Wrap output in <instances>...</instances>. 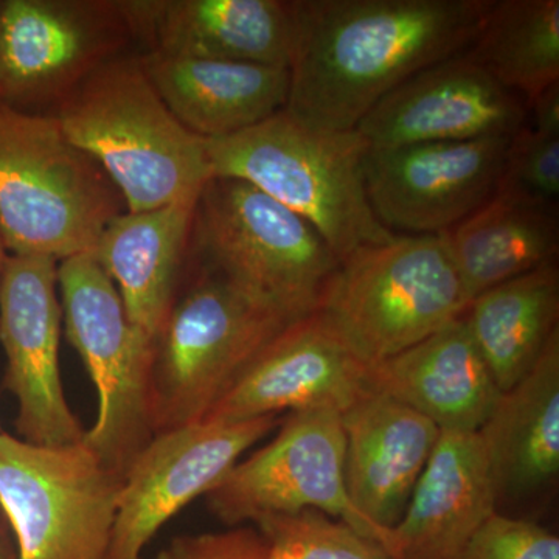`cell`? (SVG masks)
Returning a JSON list of instances; mask_svg holds the SVG:
<instances>
[{
  "label": "cell",
  "mask_w": 559,
  "mask_h": 559,
  "mask_svg": "<svg viewBox=\"0 0 559 559\" xmlns=\"http://www.w3.org/2000/svg\"><path fill=\"white\" fill-rule=\"evenodd\" d=\"M495 0H293L286 112L349 131L389 92L469 49Z\"/></svg>",
  "instance_id": "cell-1"
},
{
  "label": "cell",
  "mask_w": 559,
  "mask_h": 559,
  "mask_svg": "<svg viewBox=\"0 0 559 559\" xmlns=\"http://www.w3.org/2000/svg\"><path fill=\"white\" fill-rule=\"evenodd\" d=\"M55 117L112 180L128 212L198 201L213 178L204 139L173 116L140 60L106 61L58 103Z\"/></svg>",
  "instance_id": "cell-2"
},
{
  "label": "cell",
  "mask_w": 559,
  "mask_h": 559,
  "mask_svg": "<svg viewBox=\"0 0 559 559\" xmlns=\"http://www.w3.org/2000/svg\"><path fill=\"white\" fill-rule=\"evenodd\" d=\"M213 178L241 179L297 213L340 261L395 238L370 207L369 143L356 130L307 127L285 109L231 138L204 140Z\"/></svg>",
  "instance_id": "cell-3"
},
{
  "label": "cell",
  "mask_w": 559,
  "mask_h": 559,
  "mask_svg": "<svg viewBox=\"0 0 559 559\" xmlns=\"http://www.w3.org/2000/svg\"><path fill=\"white\" fill-rule=\"evenodd\" d=\"M119 190L57 117L0 102V235L10 255L94 252L121 213Z\"/></svg>",
  "instance_id": "cell-4"
},
{
  "label": "cell",
  "mask_w": 559,
  "mask_h": 559,
  "mask_svg": "<svg viewBox=\"0 0 559 559\" xmlns=\"http://www.w3.org/2000/svg\"><path fill=\"white\" fill-rule=\"evenodd\" d=\"M447 231L395 235L341 261L316 311L366 366L400 355L468 307Z\"/></svg>",
  "instance_id": "cell-5"
},
{
  "label": "cell",
  "mask_w": 559,
  "mask_h": 559,
  "mask_svg": "<svg viewBox=\"0 0 559 559\" xmlns=\"http://www.w3.org/2000/svg\"><path fill=\"white\" fill-rule=\"evenodd\" d=\"M190 240L202 266L290 322L316 311L341 263L308 221L241 179L209 180Z\"/></svg>",
  "instance_id": "cell-6"
},
{
  "label": "cell",
  "mask_w": 559,
  "mask_h": 559,
  "mask_svg": "<svg viewBox=\"0 0 559 559\" xmlns=\"http://www.w3.org/2000/svg\"><path fill=\"white\" fill-rule=\"evenodd\" d=\"M288 323L202 266L201 277L173 304L154 340L148 381L154 436L207 417L257 353Z\"/></svg>",
  "instance_id": "cell-7"
},
{
  "label": "cell",
  "mask_w": 559,
  "mask_h": 559,
  "mask_svg": "<svg viewBox=\"0 0 559 559\" xmlns=\"http://www.w3.org/2000/svg\"><path fill=\"white\" fill-rule=\"evenodd\" d=\"M121 485L83 441L36 447L0 433V510L17 559H106Z\"/></svg>",
  "instance_id": "cell-8"
},
{
  "label": "cell",
  "mask_w": 559,
  "mask_h": 559,
  "mask_svg": "<svg viewBox=\"0 0 559 559\" xmlns=\"http://www.w3.org/2000/svg\"><path fill=\"white\" fill-rule=\"evenodd\" d=\"M62 319L97 389L98 414L83 443L123 476L153 439L148 381L153 341L128 319L119 290L92 253L58 266Z\"/></svg>",
  "instance_id": "cell-9"
},
{
  "label": "cell",
  "mask_w": 559,
  "mask_h": 559,
  "mask_svg": "<svg viewBox=\"0 0 559 559\" xmlns=\"http://www.w3.org/2000/svg\"><path fill=\"white\" fill-rule=\"evenodd\" d=\"M345 432L333 411L293 412L270 443L241 459L209 491V509L229 527L316 509L367 536L345 489ZM369 538V536H367Z\"/></svg>",
  "instance_id": "cell-10"
},
{
  "label": "cell",
  "mask_w": 559,
  "mask_h": 559,
  "mask_svg": "<svg viewBox=\"0 0 559 559\" xmlns=\"http://www.w3.org/2000/svg\"><path fill=\"white\" fill-rule=\"evenodd\" d=\"M280 421L275 415L231 423L202 419L156 433L124 471L106 559H145L157 532L212 491Z\"/></svg>",
  "instance_id": "cell-11"
},
{
  "label": "cell",
  "mask_w": 559,
  "mask_h": 559,
  "mask_svg": "<svg viewBox=\"0 0 559 559\" xmlns=\"http://www.w3.org/2000/svg\"><path fill=\"white\" fill-rule=\"evenodd\" d=\"M61 322L58 261L9 253L0 277L3 385L16 399L17 439L36 447H70L86 433L62 388Z\"/></svg>",
  "instance_id": "cell-12"
},
{
  "label": "cell",
  "mask_w": 559,
  "mask_h": 559,
  "mask_svg": "<svg viewBox=\"0 0 559 559\" xmlns=\"http://www.w3.org/2000/svg\"><path fill=\"white\" fill-rule=\"evenodd\" d=\"M128 36L119 2L0 0V102L58 105Z\"/></svg>",
  "instance_id": "cell-13"
},
{
  "label": "cell",
  "mask_w": 559,
  "mask_h": 559,
  "mask_svg": "<svg viewBox=\"0 0 559 559\" xmlns=\"http://www.w3.org/2000/svg\"><path fill=\"white\" fill-rule=\"evenodd\" d=\"M511 135L370 150L366 190L374 216L403 235L450 231L495 197Z\"/></svg>",
  "instance_id": "cell-14"
},
{
  "label": "cell",
  "mask_w": 559,
  "mask_h": 559,
  "mask_svg": "<svg viewBox=\"0 0 559 559\" xmlns=\"http://www.w3.org/2000/svg\"><path fill=\"white\" fill-rule=\"evenodd\" d=\"M369 369L314 311L278 331L204 419L248 421L307 411L342 415L373 392Z\"/></svg>",
  "instance_id": "cell-15"
},
{
  "label": "cell",
  "mask_w": 559,
  "mask_h": 559,
  "mask_svg": "<svg viewBox=\"0 0 559 559\" xmlns=\"http://www.w3.org/2000/svg\"><path fill=\"white\" fill-rule=\"evenodd\" d=\"M520 95L500 86L465 51L389 92L356 131L370 150L513 135L527 121Z\"/></svg>",
  "instance_id": "cell-16"
},
{
  "label": "cell",
  "mask_w": 559,
  "mask_h": 559,
  "mask_svg": "<svg viewBox=\"0 0 559 559\" xmlns=\"http://www.w3.org/2000/svg\"><path fill=\"white\" fill-rule=\"evenodd\" d=\"M150 53L289 69L296 21L288 0L119 2Z\"/></svg>",
  "instance_id": "cell-17"
},
{
  "label": "cell",
  "mask_w": 559,
  "mask_h": 559,
  "mask_svg": "<svg viewBox=\"0 0 559 559\" xmlns=\"http://www.w3.org/2000/svg\"><path fill=\"white\" fill-rule=\"evenodd\" d=\"M345 489L374 543L403 518L441 430L417 411L371 392L341 415Z\"/></svg>",
  "instance_id": "cell-18"
},
{
  "label": "cell",
  "mask_w": 559,
  "mask_h": 559,
  "mask_svg": "<svg viewBox=\"0 0 559 559\" xmlns=\"http://www.w3.org/2000/svg\"><path fill=\"white\" fill-rule=\"evenodd\" d=\"M498 511L477 432H440L403 518L382 533L388 559H455Z\"/></svg>",
  "instance_id": "cell-19"
},
{
  "label": "cell",
  "mask_w": 559,
  "mask_h": 559,
  "mask_svg": "<svg viewBox=\"0 0 559 559\" xmlns=\"http://www.w3.org/2000/svg\"><path fill=\"white\" fill-rule=\"evenodd\" d=\"M369 384L425 415L441 432H477L500 395L463 314L371 366Z\"/></svg>",
  "instance_id": "cell-20"
},
{
  "label": "cell",
  "mask_w": 559,
  "mask_h": 559,
  "mask_svg": "<svg viewBox=\"0 0 559 559\" xmlns=\"http://www.w3.org/2000/svg\"><path fill=\"white\" fill-rule=\"evenodd\" d=\"M139 60L173 116L204 140L240 134L288 105L289 69L159 53Z\"/></svg>",
  "instance_id": "cell-21"
},
{
  "label": "cell",
  "mask_w": 559,
  "mask_h": 559,
  "mask_svg": "<svg viewBox=\"0 0 559 559\" xmlns=\"http://www.w3.org/2000/svg\"><path fill=\"white\" fill-rule=\"evenodd\" d=\"M496 506L535 498L559 473V331L532 370L500 392L479 430Z\"/></svg>",
  "instance_id": "cell-22"
},
{
  "label": "cell",
  "mask_w": 559,
  "mask_h": 559,
  "mask_svg": "<svg viewBox=\"0 0 559 559\" xmlns=\"http://www.w3.org/2000/svg\"><path fill=\"white\" fill-rule=\"evenodd\" d=\"M197 202L120 213L92 252L119 290L128 319L153 344L175 304Z\"/></svg>",
  "instance_id": "cell-23"
},
{
  "label": "cell",
  "mask_w": 559,
  "mask_h": 559,
  "mask_svg": "<svg viewBox=\"0 0 559 559\" xmlns=\"http://www.w3.org/2000/svg\"><path fill=\"white\" fill-rule=\"evenodd\" d=\"M447 240L471 301L507 280L557 261L558 205L498 189L491 200L447 231Z\"/></svg>",
  "instance_id": "cell-24"
},
{
  "label": "cell",
  "mask_w": 559,
  "mask_h": 559,
  "mask_svg": "<svg viewBox=\"0 0 559 559\" xmlns=\"http://www.w3.org/2000/svg\"><path fill=\"white\" fill-rule=\"evenodd\" d=\"M463 318L500 392L513 388L559 331L557 261L474 297Z\"/></svg>",
  "instance_id": "cell-25"
},
{
  "label": "cell",
  "mask_w": 559,
  "mask_h": 559,
  "mask_svg": "<svg viewBox=\"0 0 559 559\" xmlns=\"http://www.w3.org/2000/svg\"><path fill=\"white\" fill-rule=\"evenodd\" d=\"M465 55L528 106L559 83V0H495Z\"/></svg>",
  "instance_id": "cell-26"
},
{
  "label": "cell",
  "mask_w": 559,
  "mask_h": 559,
  "mask_svg": "<svg viewBox=\"0 0 559 559\" xmlns=\"http://www.w3.org/2000/svg\"><path fill=\"white\" fill-rule=\"evenodd\" d=\"M266 559H388L380 544L345 521L307 509L257 521Z\"/></svg>",
  "instance_id": "cell-27"
},
{
  "label": "cell",
  "mask_w": 559,
  "mask_h": 559,
  "mask_svg": "<svg viewBox=\"0 0 559 559\" xmlns=\"http://www.w3.org/2000/svg\"><path fill=\"white\" fill-rule=\"evenodd\" d=\"M498 189L558 205L559 134L533 130L525 121L524 127L511 135L506 170Z\"/></svg>",
  "instance_id": "cell-28"
},
{
  "label": "cell",
  "mask_w": 559,
  "mask_h": 559,
  "mask_svg": "<svg viewBox=\"0 0 559 559\" xmlns=\"http://www.w3.org/2000/svg\"><path fill=\"white\" fill-rule=\"evenodd\" d=\"M455 559H559V539L536 522L495 511Z\"/></svg>",
  "instance_id": "cell-29"
},
{
  "label": "cell",
  "mask_w": 559,
  "mask_h": 559,
  "mask_svg": "<svg viewBox=\"0 0 559 559\" xmlns=\"http://www.w3.org/2000/svg\"><path fill=\"white\" fill-rule=\"evenodd\" d=\"M267 547L259 530L250 525L226 532L179 536L156 559H266Z\"/></svg>",
  "instance_id": "cell-30"
},
{
  "label": "cell",
  "mask_w": 559,
  "mask_h": 559,
  "mask_svg": "<svg viewBox=\"0 0 559 559\" xmlns=\"http://www.w3.org/2000/svg\"><path fill=\"white\" fill-rule=\"evenodd\" d=\"M527 109V123L533 130L559 134V83L544 91Z\"/></svg>",
  "instance_id": "cell-31"
},
{
  "label": "cell",
  "mask_w": 559,
  "mask_h": 559,
  "mask_svg": "<svg viewBox=\"0 0 559 559\" xmlns=\"http://www.w3.org/2000/svg\"><path fill=\"white\" fill-rule=\"evenodd\" d=\"M0 559H17L16 543L2 510H0Z\"/></svg>",
  "instance_id": "cell-32"
},
{
  "label": "cell",
  "mask_w": 559,
  "mask_h": 559,
  "mask_svg": "<svg viewBox=\"0 0 559 559\" xmlns=\"http://www.w3.org/2000/svg\"><path fill=\"white\" fill-rule=\"evenodd\" d=\"M7 257H9V252H7L5 242H3L2 235H0V277H2L3 264H5Z\"/></svg>",
  "instance_id": "cell-33"
},
{
  "label": "cell",
  "mask_w": 559,
  "mask_h": 559,
  "mask_svg": "<svg viewBox=\"0 0 559 559\" xmlns=\"http://www.w3.org/2000/svg\"><path fill=\"white\" fill-rule=\"evenodd\" d=\"M5 432V430H2V426H0V433Z\"/></svg>",
  "instance_id": "cell-34"
}]
</instances>
